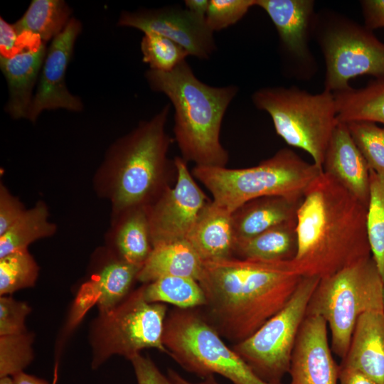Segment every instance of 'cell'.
<instances>
[{"label":"cell","mask_w":384,"mask_h":384,"mask_svg":"<svg viewBox=\"0 0 384 384\" xmlns=\"http://www.w3.org/2000/svg\"><path fill=\"white\" fill-rule=\"evenodd\" d=\"M18 198L0 183V235L4 233L26 211Z\"/></svg>","instance_id":"8d00e7d4"},{"label":"cell","mask_w":384,"mask_h":384,"mask_svg":"<svg viewBox=\"0 0 384 384\" xmlns=\"http://www.w3.org/2000/svg\"><path fill=\"white\" fill-rule=\"evenodd\" d=\"M324 173L337 181L368 208L370 169L353 142L346 123L337 122L326 150Z\"/></svg>","instance_id":"e0dca14e"},{"label":"cell","mask_w":384,"mask_h":384,"mask_svg":"<svg viewBox=\"0 0 384 384\" xmlns=\"http://www.w3.org/2000/svg\"><path fill=\"white\" fill-rule=\"evenodd\" d=\"M0 50L1 56L10 58L23 51L18 36L13 25L0 19Z\"/></svg>","instance_id":"f35d334b"},{"label":"cell","mask_w":384,"mask_h":384,"mask_svg":"<svg viewBox=\"0 0 384 384\" xmlns=\"http://www.w3.org/2000/svg\"><path fill=\"white\" fill-rule=\"evenodd\" d=\"M174 164L176 175L174 186H168L147 207L152 247L186 240L211 201L196 182L187 162L177 156Z\"/></svg>","instance_id":"7c38bea8"},{"label":"cell","mask_w":384,"mask_h":384,"mask_svg":"<svg viewBox=\"0 0 384 384\" xmlns=\"http://www.w3.org/2000/svg\"><path fill=\"white\" fill-rule=\"evenodd\" d=\"M166 312L165 304L146 302L141 287L112 311L101 315L93 338L92 368L114 354L131 360L144 348L166 353L163 343Z\"/></svg>","instance_id":"8fae6325"},{"label":"cell","mask_w":384,"mask_h":384,"mask_svg":"<svg viewBox=\"0 0 384 384\" xmlns=\"http://www.w3.org/2000/svg\"><path fill=\"white\" fill-rule=\"evenodd\" d=\"M163 343L166 353L177 364L201 378L218 374L233 384H274L257 376L225 343L206 317L193 309L176 308L169 313Z\"/></svg>","instance_id":"52a82bcc"},{"label":"cell","mask_w":384,"mask_h":384,"mask_svg":"<svg viewBox=\"0 0 384 384\" xmlns=\"http://www.w3.org/2000/svg\"><path fill=\"white\" fill-rule=\"evenodd\" d=\"M170 110L166 105L107 149L93 186L110 203L112 220L129 209L149 206L170 186L171 139L166 132Z\"/></svg>","instance_id":"3957f363"},{"label":"cell","mask_w":384,"mask_h":384,"mask_svg":"<svg viewBox=\"0 0 384 384\" xmlns=\"http://www.w3.org/2000/svg\"><path fill=\"white\" fill-rule=\"evenodd\" d=\"M302 276L291 261L228 259L203 262L198 279L206 319L221 336L238 343L289 302Z\"/></svg>","instance_id":"6da1fadb"},{"label":"cell","mask_w":384,"mask_h":384,"mask_svg":"<svg viewBox=\"0 0 384 384\" xmlns=\"http://www.w3.org/2000/svg\"><path fill=\"white\" fill-rule=\"evenodd\" d=\"M361 6L366 28L371 31L384 28V0H363Z\"/></svg>","instance_id":"ab89813d"},{"label":"cell","mask_w":384,"mask_h":384,"mask_svg":"<svg viewBox=\"0 0 384 384\" xmlns=\"http://www.w3.org/2000/svg\"><path fill=\"white\" fill-rule=\"evenodd\" d=\"M145 78L151 89L164 93L174 106V133L181 158L198 166L225 167L228 153L220 143V129L238 87L208 85L186 60L169 72L149 69Z\"/></svg>","instance_id":"277c9868"},{"label":"cell","mask_w":384,"mask_h":384,"mask_svg":"<svg viewBox=\"0 0 384 384\" xmlns=\"http://www.w3.org/2000/svg\"><path fill=\"white\" fill-rule=\"evenodd\" d=\"M130 361L137 384H176L168 375H164L149 357L139 353Z\"/></svg>","instance_id":"74e56055"},{"label":"cell","mask_w":384,"mask_h":384,"mask_svg":"<svg viewBox=\"0 0 384 384\" xmlns=\"http://www.w3.org/2000/svg\"><path fill=\"white\" fill-rule=\"evenodd\" d=\"M186 240L203 262L234 257L235 239L232 213L211 201Z\"/></svg>","instance_id":"ffe728a7"},{"label":"cell","mask_w":384,"mask_h":384,"mask_svg":"<svg viewBox=\"0 0 384 384\" xmlns=\"http://www.w3.org/2000/svg\"><path fill=\"white\" fill-rule=\"evenodd\" d=\"M384 282L371 257L321 279L309 300L306 315H318L331 333V351L343 359L360 317L383 311Z\"/></svg>","instance_id":"8992f818"},{"label":"cell","mask_w":384,"mask_h":384,"mask_svg":"<svg viewBox=\"0 0 384 384\" xmlns=\"http://www.w3.org/2000/svg\"><path fill=\"white\" fill-rule=\"evenodd\" d=\"M31 308L23 302L6 295L0 298V336L26 332L25 320Z\"/></svg>","instance_id":"d590c367"},{"label":"cell","mask_w":384,"mask_h":384,"mask_svg":"<svg viewBox=\"0 0 384 384\" xmlns=\"http://www.w3.org/2000/svg\"><path fill=\"white\" fill-rule=\"evenodd\" d=\"M366 218L367 208L322 171L297 210L295 270L321 279L371 257Z\"/></svg>","instance_id":"7a4b0ae2"},{"label":"cell","mask_w":384,"mask_h":384,"mask_svg":"<svg viewBox=\"0 0 384 384\" xmlns=\"http://www.w3.org/2000/svg\"><path fill=\"white\" fill-rule=\"evenodd\" d=\"M297 251V235L294 220L235 242L234 255L245 260L282 262L292 260Z\"/></svg>","instance_id":"cb8c5ba5"},{"label":"cell","mask_w":384,"mask_h":384,"mask_svg":"<svg viewBox=\"0 0 384 384\" xmlns=\"http://www.w3.org/2000/svg\"><path fill=\"white\" fill-rule=\"evenodd\" d=\"M109 233L119 258L142 267L153 248L147 207L129 209L112 220Z\"/></svg>","instance_id":"603a6c76"},{"label":"cell","mask_w":384,"mask_h":384,"mask_svg":"<svg viewBox=\"0 0 384 384\" xmlns=\"http://www.w3.org/2000/svg\"><path fill=\"white\" fill-rule=\"evenodd\" d=\"M323 171L289 149H282L257 166L242 169L195 166L193 177L211 193L213 201L233 213L264 196L302 199Z\"/></svg>","instance_id":"5b68a950"},{"label":"cell","mask_w":384,"mask_h":384,"mask_svg":"<svg viewBox=\"0 0 384 384\" xmlns=\"http://www.w3.org/2000/svg\"><path fill=\"white\" fill-rule=\"evenodd\" d=\"M327 327L320 316H306L292 355L289 384H338L340 366L332 356Z\"/></svg>","instance_id":"9a60e30c"},{"label":"cell","mask_w":384,"mask_h":384,"mask_svg":"<svg viewBox=\"0 0 384 384\" xmlns=\"http://www.w3.org/2000/svg\"><path fill=\"white\" fill-rule=\"evenodd\" d=\"M366 226L371 256L384 282V176L371 170Z\"/></svg>","instance_id":"f546056e"},{"label":"cell","mask_w":384,"mask_h":384,"mask_svg":"<svg viewBox=\"0 0 384 384\" xmlns=\"http://www.w3.org/2000/svg\"><path fill=\"white\" fill-rule=\"evenodd\" d=\"M384 384V312L368 311L358 318L341 364Z\"/></svg>","instance_id":"ac0fdd59"},{"label":"cell","mask_w":384,"mask_h":384,"mask_svg":"<svg viewBox=\"0 0 384 384\" xmlns=\"http://www.w3.org/2000/svg\"><path fill=\"white\" fill-rule=\"evenodd\" d=\"M254 105L267 112L277 134L289 146L307 152L322 170L326 150L338 122L334 93L312 94L297 87L255 91Z\"/></svg>","instance_id":"ba28073f"},{"label":"cell","mask_w":384,"mask_h":384,"mask_svg":"<svg viewBox=\"0 0 384 384\" xmlns=\"http://www.w3.org/2000/svg\"><path fill=\"white\" fill-rule=\"evenodd\" d=\"M256 6L270 16L284 52L311 74L315 65L309 43L315 31L317 16L311 0H256Z\"/></svg>","instance_id":"2e32d148"},{"label":"cell","mask_w":384,"mask_h":384,"mask_svg":"<svg viewBox=\"0 0 384 384\" xmlns=\"http://www.w3.org/2000/svg\"><path fill=\"white\" fill-rule=\"evenodd\" d=\"M70 14V8L63 0H33L13 26L18 36L46 43L62 32Z\"/></svg>","instance_id":"d4e9b609"},{"label":"cell","mask_w":384,"mask_h":384,"mask_svg":"<svg viewBox=\"0 0 384 384\" xmlns=\"http://www.w3.org/2000/svg\"><path fill=\"white\" fill-rule=\"evenodd\" d=\"M46 52L43 43L38 48L25 49L10 58L0 56V68L9 87L5 111L14 119L27 118Z\"/></svg>","instance_id":"d6986e66"},{"label":"cell","mask_w":384,"mask_h":384,"mask_svg":"<svg viewBox=\"0 0 384 384\" xmlns=\"http://www.w3.org/2000/svg\"><path fill=\"white\" fill-rule=\"evenodd\" d=\"M203 262L186 240L153 247L137 279L144 284L166 277H183L198 281Z\"/></svg>","instance_id":"7402d4cb"},{"label":"cell","mask_w":384,"mask_h":384,"mask_svg":"<svg viewBox=\"0 0 384 384\" xmlns=\"http://www.w3.org/2000/svg\"><path fill=\"white\" fill-rule=\"evenodd\" d=\"M39 267L28 249L0 258V294L4 296L33 286Z\"/></svg>","instance_id":"4dcf8cb0"},{"label":"cell","mask_w":384,"mask_h":384,"mask_svg":"<svg viewBox=\"0 0 384 384\" xmlns=\"http://www.w3.org/2000/svg\"><path fill=\"white\" fill-rule=\"evenodd\" d=\"M256 6V0H210L206 22L212 31H218L236 23Z\"/></svg>","instance_id":"e575fe53"},{"label":"cell","mask_w":384,"mask_h":384,"mask_svg":"<svg viewBox=\"0 0 384 384\" xmlns=\"http://www.w3.org/2000/svg\"><path fill=\"white\" fill-rule=\"evenodd\" d=\"M32 335L0 336V378L23 372L32 361Z\"/></svg>","instance_id":"836d02e7"},{"label":"cell","mask_w":384,"mask_h":384,"mask_svg":"<svg viewBox=\"0 0 384 384\" xmlns=\"http://www.w3.org/2000/svg\"><path fill=\"white\" fill-rule=\"evenodd\" d=\"M383 312H384V289H383Z\"/></svg>","instance_id":"bcb514c9"},{"label":"cell","mask_w":384,"mask_h":384,"mask_svg":"<svg viewBox=\"0 0 384 384\" xmlns=\"http://www.w3.org/2000/svg\"><path fill=\"white\" fill-rule=\"evenodd\" d=\"M346 124L370 170L384 176V127L368 121Z\"/></svg>","instance_id":"1f68e13d"},{"label":"cell","mask_w":384,"mask_h":384,"mask_svg":"<svg viewBox=\"0 0 384 384\" xmlns=\"http://www.w3.org/2000/svg\"><path fill=\"white\" fill-rule=\"evenodd\" d=\"M324 20L317 16L315 28L326 63L324 90H346L363 75L384 80V43L373 31L341 15Z\"/></svg>","instance_id":"9c48e42d"},{"label":"cell","mask_w":384,"mask_h":384,"mask_svg":"<svg viewBox=\"0 0 384 384\" xmlns=\"http://www.w3.org/2000/svg\"><path fill=\"white\" fill-rule=\"evenodd\" d=\"M143 61L150 69L169 72L186 60L188 53L179 44L163 36L144 33L141 41Z\"/></svg>","instance_id":"d6a6232c"},{"label":"cell","mask_w":384,"mask_h":384,"mask_svg":"<svg viewBox=\"0 0 384 384\" xmlns=\"http://www.w3.org/2000/svg\"><path fill=\"white\" fill-rule=\"evenodd\" d=\"M49 212L46 203L38 201L0 235V258L18 250L27 249L34 241L50 237L56 225L48 220Z\"/></svg>","instance_id":"83f0119b"},{"label":"cell","mask_w":384,"mask_h":384,"mask_svg":"<svg viewBox=\"0 0 384 384\" xmlns=\"http://www.w3.org/2000/svg\"><path fill=\"white\" fill-rule=\"evenodd\" d=\"M140 269L118 257L105 265L87 284L90 292L95 294L101 315L108 314L121 303Z\"/></svg>","instance_id":"4316f807"},{"label":"cell","mask_w":384,"mask_h":384,"mask_svg":"<svg viewBox=\"0 0 384 384\" xmlns=\"http://www.w3.org/2000/svg\"><path fill=\"white\" fill-rule=\"evenodd\" d=\"M15 384H50L45 380L21 372L12 377Z\"/></svg>","instance_id":"ee69618b"},{"label":"cell","mask_w":384,"mask_h":384,"mask_svg":"<svg viewBox=\"0 0 384 384\" xmlns=\"http://www.w3.org/2000/svg\"><path fill=\"white\" fill-rule=\"evenodd\" d=\"M144 297L150 303H169L178 309L204 306V292L194 279L183 277H166L142 286Z\"/></svg>","instance_id":"f1b7e54d"},{"label":"cell","mask_w":384,"mask_h":384,"mask_svg":"<svg viewBox=\"0 0 384 384\" xmlns=\"http://www.w3.org/2000/svg\"><path fill=\"white\" fill-rule=\"evenodd\" d=\"M0 384H15L14 380L10 376L3 377L0 379Z\"/></svg>","instance_id":"f6af8a7d"},{"label":"cell","mask_w":384,"mask_h":384,"mask_svg":"<svg viewBox=\"0 0 384 384\" xmlns=\"http://www.w3.org/2000/svg\"><path fill=\"white\" fill-rule=\"evenodd\" d=\"M337 120L343 123L368 121L384 124V80H370L361 88L333 92Z\"/></svg>","instance_id":"484cf974"},{"label":"cell","mask_w":384,"mask_h":384,"mask_svg":"<svg viewBox=\"0 0 384 384\" xmlns=\"http://www.w3.org/2000/svg\"><path fill=\"white\" fill-rule=\"evenodd\" d=\"M210 0H186V9L199 19L206 21Z\"/></svg>","instance_id":"b9f144b4"},{"label":"cell","mask_w":384,"mask_h":384,"mask_svg":"<svg viewBox=\"0 0 384 384\" xmlns=\"http://www.w3.org/2000/svg\"><path fill=\"white\" fill-rule=\"evenodd\" d=\"M339 366V384H378L354 368L341 365Z\"/></svg>","instance_id":"60d3db41"},{"label":"cell","mask_w":384,"mask_h":384,"mask_svg":"<svg viewBox=\"0 0 384 384\" xmlns=\"http://www.w3.org/2000/svg\"><path fill=\"white\" fill-rule=\"evenodd\" d=\"M302 199L270 196L244 203L232 213L235 242L296 220Z\"/></svg>","instance_id":"44dd1931"},{"label":"cell","mask_w":384,"mask_h":384,"mask_svg":"<svg viewBox=\"0 0 384 384\" xmlns=\"http://www.w3.org/2000/svg\"><path fill=\"white\" fill-rule=\"evenodd\" d=\"M320 279L302 277L287 304L233 349L263 380L282 383L288 373L292 355L308 304Z\"/></svg>","instance_id":"30bf717a"},{"label":"cell","mask_w":384,"mask_h":384,"mask_svg":"<svg viewBox=\"0 0 384 384\" xmlns=\"http://www.w3.org/2000/svg\"><path fill=\"white\" fill-rule=\"evenodd\" d=\"M82 30L81 23L71 18L60 33L47 49L41 70L36 93L28 110L27 119L35 122L44 110L65 109L80 112L81 100L72 95L65 84V73L73 55L75 42Z\"/></svg>","instance_id":"5bb4252c"},{"label":"cell","mask_w":384,"mask_h":384,"mask_svg":"<svg viewBox=\"0 0 384 384\" xmlns=\"http://www.w3.org/2000/svg\"><path fill=\"white\" fill-rule=\"evenodd\" d=\"M117 25L163 36L181 46L189 55L201 60L208 59L216 48L213 32L206 21L198 18L186 8L168 6L123 11Z\"/></svg>","instance_id":"4fadbf2b"},{"label":"cell","mask_w":384,"mask_h":384,"mask_svg":"<svg viewBox=\"0 0 384 384\" xmlns=\"http://www.w3.org/2000/svg\"><path fill=\"white\" fill-rule=\"evenodd\" d=\"M168 376L176 384H220L215 379L214 375H209L198 383H193L181 376L178 373L173 369H168Z\"/></svg>","instance_id":"7bdbcfd3"}]
</instances>
